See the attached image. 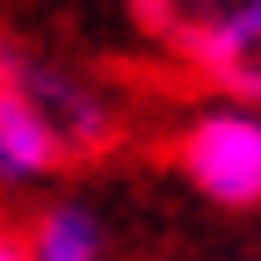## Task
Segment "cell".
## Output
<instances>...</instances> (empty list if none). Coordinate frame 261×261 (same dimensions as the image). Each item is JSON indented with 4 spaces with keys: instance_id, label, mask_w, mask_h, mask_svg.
Instances as JSON below:
<instances>
[{
    "instance_id": "6",
    "label": "cell",
    "mask_w": 261,
    "mask_h": 261,
    "mask_svg": "<svg viewBox=\"0 0 261 261\" xmlns=\"http://www.w3.org/2000/svg\"><path fill=\"white\" fill-rule=\"evenodd\" d=\"M254 261H261V254H254Z\"/></svg>"
},
{
    "instance_id": "1",
    "label": "cell",
    "mask_w": 261,
    "mask_h": 261,
    "mask_svg": "<svg viewBox=\"0 0 261 261\" xmlns=\"http://www.w3.org/2000/svg\"><path fill=\"white\" fill-rule=\"evenodd\" d=\"M181 181L211 211H261V109L254 102H203L174 138Z\"/></svg>"
},
{
    "instance_id": "5",
    "label": "cell",
    "mask_w": 261,
    "mask_h": 261,
    "mask_svg": "<svg viewBox=\"0 0 261 261\" xmlns=\"http://www.w3.org/2000/svg\"><path fill=\"white\" fill-rule=\"evenodd\" d=\"M0 261H29L22 254V232H8V225H0Z\"/></svg>"
},
{
    "instance_id": "2",
    "label": "cell",
    "mask_w": 261,
    "mask_h": 261,
    "mask_svg": "<svg viewBox=\"0 0 261 261\" xmlns=\"http://www.w3.org/2000/svg\"><path fill=\"white\" fill-rule=\"evenodd\" d=\"M0 80H8L22 102L58 130L65 152H94V145H109V130H116V123H109V102H102L80 73H65V65H51V58H8V65H0Z\"/></svg>"
},
{
    "instance_id": "3",
    "label": "cell",
    "mask_w": 261,
    "mask_h": 261,
    "mask_svg": "<svg viewBox=\"0 0 261 261\" xmlns=\"http://www.w3.org/2000/svg\"><path fill=\"white\" fill-rule=\"evenodd\" d=\"M65 160L73 152L58 145V130L0 80V189H37V181H51L65 167Z\"/></svg>"
},
{
    "instance_id": "4",
    "label": "cell",
    "mask_w": 261,
    "mask_h": 261,
    "mask_svg": "<svg viewBox=\"0 0 261 261\" xmlns=\"http://www.w3.org/2000/svg\"><path fill=\"white\" fill-rule=\"evenodd\" d=\"M29 261H109V218L87 196H51L22 232Z\"/></svg>"
}]
</instances>
